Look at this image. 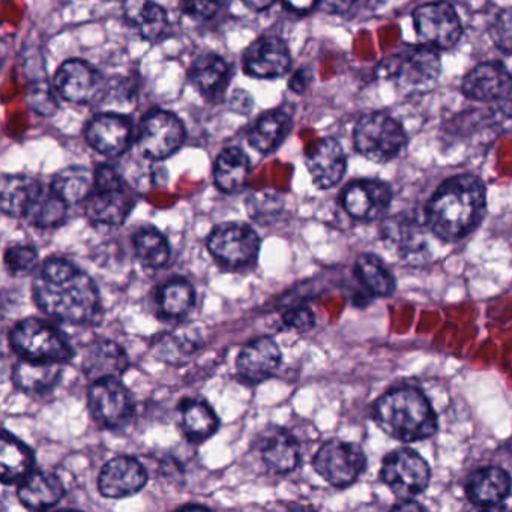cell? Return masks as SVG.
Returning a JSON list of instances; mask_svg holds the SVG:
<instances>
[{"instance_id":"27","label":"cell","mask_w":512,"mask_h":512,"mask_svg":"<svg viewBox=\"0 0 512 512\" xmlns=\"http://www.w3.org/2000/svg\"><path fill=\"white\" fill-rule=\"evenodd\" d=\"M124 14L131 28L146 41L163 40L169 32L166 11L152 0H125Z\"/></svg>"},{"instance_id":"4","label":"cell","mask_w":512,"mask_h":512,"mask_svg":"<svg viewBox=\"0 0 512 512\" xmlns=\"http://www.w3.org/2000/svg\"><path fill=\"white\" fill-rule=\"evenodd\" d=\"M442 71L439 53L433 47L409 46L386 58L377 67V77L388 80L406 97L421 95L436 86Z\"/></svg>"},{"instance_id":"39","label":"cell","mask_w":512,"mask_h":512,"mask_svg":"<svg viewBox=\"0 0 512 512\" xmlns=\"http://www.w3.org/2000/svg\"><path fill=\"white\" fill-rule=\"evenodd\" d=\"M355 277L359 283L367 289V292L379 298H388L395 292V277L392 272L386 268L385 263L374 256V254L365 253L356 259Z\"/></svg>"},{"instance_id":"28","label":"cell","mask_w":512,"mask_h":512,"mask_svg":"<svg viewBox=\"0 0 512 512\" xmlns=\"http://www.w3.org/2000/svg\"><path fill=\"white\" fill-rule=\"evenodd\" d=\"M34 449L19 437L4 430L0 439V479L5 485L16 484L34 470Z\"/></svg>"},{"instance_id":"45","label":"cell","mask_w":512,"mask_h":512,"mask_svg":"<svg viewBox=\"0 0 512 512\" xmlns=\"http://www.w3.org/2000/svg\"><path fill=\"white\" fill-rule=\"evenodd\" d=\"M281 320L290 331L301 332V334L310 332L316 326V316L308 307L290 308L283 314Z\"/></svg>"},{"instance_id":"43","label":"cell","mask_w":512,"mask_h":512,"mask_svg":"<svg viewBox=\"0 0 512 512\" xmlns=\"http://www.w3.org/2000/svg\"><path fill=\"white\" fill-rule=\"evenodd\" d=\"M26 100L29 107L41 116H52L59 107L55 92L44 79H35L29 83Z\"/></svg>"},{"instance_id":"36","label":"cell","mask_w":512,"mask_h":512,"mask_svg":"<svg viewBox=\"0 0 512 512\" xmlns=\"http://www.w3.org/2000/svg\"><path fill=\"white\" fill-rule=\"evenodd\" d=\"M157 304L161 314L167 319H184L196 304L193 284L185 278H172L158 289Z\"/></svg>"},{"instance_id":"35","label":"cell","mask_w":512,"mask_h":512,"mask_svg":"<svg viewBox=\"0 0 512 512\" xmlns=\"http://www.w3.org/2000/svg\"><path fill=\"white\" fill-rule=\"evenodd\" d=\"M50 187L68 206L79 205L94 193L95 172L83 166L67 167L56 173Z\"/></svg>"},{"instance_id":"15","label":"cell","mask_w":512,"mask_h":512,"mask_svg":"<svg viewBox=\"0 0 512 512\" xmlns=\"http://www.w3.org/2000/svg\"><path fill=\"white\" fill-rule=\"evenodd\" d=\"M392 202V191L382 181H355L344 188L341 205L344 211L359 221H376L385 217Z\"/></svg>"},{"instance_id":"51","label":"cell","mask_w":512,"mask_h":512,"mask_svg":"<svg viewBox=\"0 0 512 512\" xmlns=\"http://www.w3.org/2000/svg\"><path fill=\"white\" fill-rule=\"evenodd\" d=\"M394 509H401V511H406V509H412V511H418V509H424L422 508L419 503H416L415 500H400V503H397V505L392 506Z\"/></svg>"},{"instance_id":"22","label":"cell","mask_w":512,"mask_h":512,"mask_svg":"<svg viewBox=\"0 0 512 512\" xmlns=\"http://www.w3.org/2000/svg\"><path fill=\"white\" fill-rule=\"evenodd\" d=\"M305 163L314 185L320 190H329L340 184L346 173V154L340 143L331 137L317 142L308 152Z\"/></svg>"},{"instance_id":"25","label":"cell","mask_w":512,"mask_h":512,"mask_svg":"<svg viewBox=\"0 0 512 512\" xmlns=\"http://www.w3.org/2000/svg\"><path fill=\"white\" fill-rule=\"evenodd\" d=\"M512 490L511 476L502 467L476 470L466 484V496L479 508H493L508 499Z\"/></svg>"},{"instance_id":"23","label":"cell","mask_w":512,"mask_h":512,"mask_svg":"<svg viewBox=\"0 0 512 512\" xmlns=\"http://www.w3.org/2000/svg\"><path fill=\"white\" fill-rule=\"evenodd\" d=\"M130 368V358L124 347L115 341L98 340L83 353V374L92 382L101 379H121Z\"/></svg>"},{"instance_id":"6","label":"cell","mask_w":512,"mask_h":512,"mask_svg":"<svg viewBox=\"0 0 512 512\" xmlns=\"http://www.w3.org/2000/svg\"><path fill=\"white\" fill-rule=\"evenodd\" d=\"M10 346L20 358L65 362L74 358L67 335L47 320L29 317L11 328Z\"/></svg>"},{"instance_id":"24","label":"cell","mask_w":512,"mask_h":512,"mask_svg":"<svg viewBox=\"0 0 512 512\" xmlns=\"http://www.w3.org/2000/svg\"><path fill=\"white\" fill-rule=\"evenodd\" d=\"M17 497L31 511H44L61 503L65 485L56 473L34 469L19 482Z\"/></svg>"},{"instance_id":"16","label":"cell","mask_w":512,"mask_h":512,"mask_svg":"<svg viewBox=\"0 0 512 512\" xmlns=\"http://www.w3.org/2000/svg\"><path fill=\"white\" fill-rule=\"evenodd\" d=\"M283 362V352L277 341L271 337H259L248 341L238 358L236 371L242 382L248 385H259L271 379Z\"/></svg>"},{"instance_id":"5","label":"cell","mask_w":512,"mask_h":512,"mask_svg":"<svg viewBox=\"0 0 512 512\" xmlns=\"http://www.w3.org/2000/svg\"><path fill=\"white\" fill-rule=\"evenodd\" d=\"M136 199L124 176L109 164L95 170V190L85 202L88 220L95 226L119 227L133 212Z\"/></svg>"},{"instance_id":"47","label":"cell","mask_w":512,"mask_h":512,"mask_svg":"<svg viewBox=\"0 0 512 512\" xmlns=\"http://www.w3.org/2000/svg\"><path fill=\"white\" fill-rule=\"evenodd\" d=\"M356 2L358 0H320L319 5L325 13L340 16V14L349 13Z\"/></svg>"},{"instance_id":"32","label":"cell","mask_w":512,"mask_h":512,"mask_svg":"<svg viewBox=\"0 0 512 512\" xmlns=\"http://www.w3.org/2000/svg\"><path fill=\"white\" fill-rule=\"evenodd\" d=\"M383 238L401 256H416L425 248L424 229L415 217L397 215L389 218L382 227Z\"/></svg>"},{"instance_id":"48","label":"cell","mask_w":512,"mask_h":512,"mask_svg":"<svg viewBox=\"0 0 512 512\" xmlns=\"http://www.w3.org/2000/svg\"><path fill=\"white\" fill-rule=\"evenodd\" d=\"M283 4L289 10L295 11V13L304 14L317 7L320 4V0H283Z\"/></svg>"},{"instance_id":"3","label":"cell","mask_w":512,"mask_h":512,"mask_svg":"<svg viewBox=\"0 0 512 512\" xmlns=\"http://www.w3.org/2000/svg\"><path fill=\"white\" fill-rule=\"evenodd\" d=\"M380 430L400 442H419L434 436L437 416L427 397L415 388L386 392L373 407Z\"/></svg>"},{"instance_id":"41","label":"cell","mask_w":512,"mask_h":512,"mask_svg":"<svg viewBox=\"0 0 512 512\" xmlns=\"http://www.w3.org/2000/svg\"><path fill=\"white\" fill-rule=\"evenodd\" d=\"M197 341L187 334H169L157 344V356L167 364H182L196 352Z\"/></svg>"},{"instance_id":"8","label":"cell","mask_w":512,"mask_h":512,"mask_svg":"<svg viewBox=\"0 0 512 512\" xmlns=\"http://www.w3.org/2000/svg\"><path fill=\"white\" fill-rule=\"evenodd\" d=\"M260 244L256 230L245 223L218 224L206 241L211 256L230 269L253 265L259 257Z\"/></svg>"},{"instance_id":"37","label":"cell","mask_w":512,"mask_h":512,"mask_svg":"<svg viewBox=\"0 0 512 512\" xmlns=\"http://www.w3.org/2000/svg\"><path fill=\"white\" fill-rule=\"evenodd\" d=\"M134 256L148 269H160L172 256L169 239L155 227H142L133 235Z\"/></svg>"},{"instance_id":"40","label":"cell","mask_w":512,"mask_h":512,"mask_svg":"<svg viewBox=\"0 0 512 512\" xmlns=\"http://www.w3.org/2000/svg\"><path fill=\"white\" fill-rule=\"evenodd\" d=\"M283 197L275 191H256L247 199L248 215L257 223L274 221L283 212Z\"/></svg>"},{"instance_id":"42","label":"cell","mask_w":512,"mask_h":512,"mask_svg":"<svg viewBox=\"0 0 512 512\" xmlns=\"http://www.w3.org/2000/svg\"><path fill=\"white\" fill-rule=\"evenodd\" d=\"M5 268L13 277H26L37 271L38 250L31 245H13L5 253Z\"/></svg>"},{"instance_id":"50","label":"cell","mask_w":512,"mask_h":512,"mask_svg":"<svg viewBox=\"0 0 512 512\" xmlns=\"http://www.w3.org/2000/svg\"><path fill=\"white\" fill-rule=\"evenodd\" d=\"M250 10L265 11L274 5L275 0H242Z\"/></svg>"},{"instance_id":"34","label":"cell","mask_w":512,"mask_h":512,"mask_svg":"<svg viewBox=\"0 0 512 512\" xmlns=\"http://www.w3.org/2000/svg\"><path fill=\"white\" fill-rule=\"evenodd\" d=\"M292 130V119L287 113L275 110L266 113L248 134V142L260 154L277 151Z\"/></svg>"},{"instance_id":"18","label":"cell","mask_w":512,"mask_h":512,"mask_svg":"<svg viewBox=\"0 0 512 512\" xmlns=\"http://www.w3.org/2000/svg\"><path fill=\"white\" fill-rule=\"evenodd\" d=\"M55 88L64 100L74 104H88L103 97L100 74L88 62L73 59L59 67Z\"/></svg>"},{"instance_id":"52","label":"cell","mask_w":512,"mask_h":512,"mask_svg":"<svg viewBox=\"0 0 512 512\" xmlns=\"http://www.w3.org/2000/svg\"><path fill=\"white\" fill-rule=\"evenodd\" d=\"M386 2H388V0H365V4H367V7H370L371 10H377V8L382 7Z\"/></svg>"},{"instance_id":"7","label":"cell","mask_w":512,"mask_h":512,"mask_svg":"<svg viewBox=\"0 0 512 512\" xmlns=\"http://www.w3.org/2000/svg\"><path fill=\"white\" fill-rule=\"evenodd\" d=\"M353 145L367 160L388 163L403 151L406 133L392 116L380 112L368 113L356 124Z\"/></svg>"},{"instance_id":"12","label":"cell","mask_w":512,"mask_h":512,"mask_svg":"<svg viewBox=\"0 0 512 512\" xmlns=\"http://www.w3.org/2000/svg\"><path fill=\"white\" fill-rule=\"evenodd\" d=\"M185 142V127L178 116L155 110L140 125L137 146L143 157L161 161L175 155Z\"/></svg>"},{"instance_id":"21","label":"cell","mask_w":512,"mask_h":512,"mask_svg":"<svg viewBox=\"0 0 512 512\" xmlns=\"http://www.w3.org/2000/svg\"><path fill=\"white\" fill-rule=\"evenodd\" d=\"M461 91L481 103L505 100L512 94V76L499 62H485L464 77Z\"/></svg>"},{"instance_id":"30","label":"cell","mask_w":512,"mask_h":512,"mask_svg":"<svg viewBox=\"0 0 512 512\" xmlns=\"http://www.w3.org/2000/svg\"><path fill=\"white\" fill-rule=\"evenodd\" d=\"M250 158L242 149L232 146L224 149L215 161V187L226 194H236L244 190L250 176Z\"/></svg>"},{"instance_id":"38","label":"cell","mask_w":512,"mask_h":512,"mask_svg":"<svg viewBox=\"0 0 512 512\" xmlns=\"http://www.w3.org/2000/svg\"><path fill=\"white\" fill-rule=\"evenodd\" d=\"M68 205L52 190L41 185L37 196L26 211L25 220L38 229H53L64 224Z\"/></svg>"},{"instance_id":"20","label":"cell","mask_w":512,"mask_h":512,"mask_svg":"<svg viewBox=\"0 0 512 512\" xmlns=\"http://www.w3.org/2000/svg\"><path fill=\"white\" fill-rule=\"evenodd\" d=\"M259 454L269 472L286 475L298 469L302 461L299 440L286 428H268L260 434Z\"/></svg>"},{"instance_id":"1","label":"cell","mask_w":512,"mask_h":512,"mask_svg":"<svg viewBox=\"0 0 512 512\" xmlns=\"http://www.w3.org/2000/svg\"><path fill=\"white\" fill-rule=\"evenodd\" d=\"M32 296L43 313L68 325H95L103 314L94 278L64 257H50L35 271Z\"/></svg>"},{"instance_id":"13","label":"cell","mask_w":512,"mask_h":512,"mask_svg":"<svg viewBox=\"0 0 512 512\" xmlns=\"http://www.w3.org/2000/svg\"><path fill=\"white\" fill-rule=\"evenodd\" d=\"M416 35L425 46L449 50L463 34L460 17L448 2H431L413 11Z\"/></svg>"},{"instance_id":"44","label":"cell","mask_w":512,"mask_h":512,"mask_svg":"<svg viewBox=\"0 0 512 512\" xmlns=\"http://www.w3.org/2000/svg\"><path fill=\"white\" fill-rule=\"evenodd\" d=\"M491 40L494 46L505 53V55H512V8L502 11L494 20L491 26Z\"/></svg>"},{"instance_id":"2","label":"cell","mask_w":512,"mask_h":512,"mask_svg":"<svg viewBox=\"0 0 512 512\" xmlns=\"http://www.w3.org/2000/svg\"><path fill=\"white\" fill-rule=\"evenodd\" d=\"M487 194L481 179L457 175L446 179L425 208V224L436 238L457 242L469 236L484 218Z\"/></svg>"},{"instance_id":"10","label":"cell","mask_w":512,"mask_h":512,"mask_svg":"<svg viewBox=\"0 0 512 512\" xmlns=\"http://www.w3.org/2000/svg\"><path fill=\"white\" fill-rule=\"evenodd\" d=\"M313 467L332 487L346 488L364 473L367 457L356 443L332 439L320 446L314 455Z\"/></svg>"},{"instance_id":"14","label":"cell","mask_w":512,"mask_h":512,"mask_svg":"<svg viewBox=\"0 0 512 512\" xmlns=\"http://www.w3.org/2000/svg\"><path fill=\"white\" fill-rule=\"evenodd\" d=\"M142 461L131 455H118L104 464L98 475V491L107 499H125L140 493L148 484Z\"/></svg>"},{"instance_id":"49","label":"cell","mask_w":512,"mask_h":512,"mask_svg":"<svg viewBox=\"0 0 512 512\" xmlns=\"http://www.w3.org/2000/svg\"><path fill=\"white\" fill-rule=\"evenodd\" d=\"M308 83H310V74L305 70H299L296 71L295 76L290 80V89L301 94V92L307 89Z\"/></svg>"},{"instance_id":"9","label":"cell","mask_w":512,"mask_h":512,"mask_svg":"<svg viewBox=\"0 0 512 512\" xmlns=\"http://www.w3.org/2000/svg\"><path fill=\"white\" fill-rule=\"evenodd\" d=\"M92 419L103 430H121L133 421L136 406L131 392L121 379L92 382L88 392Z\"/></svg>"},{"instance_id":"46","label":"cell","mask_w":512,"mask_h":512,"mask_svg":"<svg viewBox=\"0 0 512 512\" xmlns=\"http://www.w3.org/2000/svg\"><path fill=\"white\" fill-rule=\"evenodd\" d=\"M226 0H184V7L197 19H211L223 7Z\"/></svg>"},{"instance_id":"26","label":"cell","mask_w":512,"mask_h":512,"mask_svg":"<svg viewBox=\"0 0 512 512\" xmlns=\"http://www.w3.org/2000/svg\"><path fill=\"white\" fill-rule=\"evenodd\" d=\"M62 376V362L22 358L14 365L11 380L20 391L40 395L53 391L61 383Z\"/></svg>"},{"instance_id":"17","label":"cell","mask_w":512,"mask_h":512,"mask_svg":"<svg viewBox=\"0 0 512 512\" xmlns=\"http://www.w3.org/2000/svg\"><path fill=\"white\" fill-rule=\"evenodd\" d=\"M86 140L92 149L104 157H121L133 142V125L121 113H100L89 122Z\"/></svg>"},{"instance_id":"31","label":"cell","mask_w":512,"mask_h":512,"mask_svg":"<svg viewBox=\"0 0 512 512\" xmlns=\"http://www.w3.org/2000/svg\"><path fill=\"white\" fill-rule=\"evenodd\" d=\"M181 425L185 436L194 442H203L220 428V418L211 404L197 398H185L179 403Z\"/></svg>"},{"instance_id":"19","label":"cell","mask_w":512,"mask_h":512,"mask_svg":"<svg viewBox=\"0 0 512 512\" xmlns=\"http://www.w3.org/2000/svg\"><path fill=\"white\" fill-rule=\"evenodd\" d=\"M292 65L289 47L281 38L262 37L254 41L244 55V70L256 79H280Z\"/></svg>"},{"instance_id":"33","label":"cell","mask_w":512,"mask_h":512,"mask_svg":"<svg viewBox=\"0 0 512 512\" xmlns=\"http://www.w3.org/2000/svg\"><path fill=\"white\" fill-rule=\"evenodd\" d=\"M40 182L26 175H5L0 185V206L8 217L25 218L26 211L41 188Z\"/></svg>"},{"instance_id":"11","label":"cell","mask_w":512,"mask_h":512,"mask_svg":"<svg viewBox=\"0 0 512 512\" xmlns=\"http://www.w3.org/2000/svg\"><path fill=\"white\" fill-rule=\"evenodd\" d=\"M380 476L395 497L412 500L427 490L431 472L422 455L413 449L401 448L383 460Z\"/></svg>"},{"instance_id":"29","label":"cell","mask_w":512,"mask_h":512,"mask_svg":"<svg viewBox=\"0 0 512 512\" xmlns=\"http://www.w3.org/2000/svg\"><path fill=\"white\" fill-rule=\"evenodd\" d=\"M230 70L227 62L214 53H206L196 59L190 70L194 89L206 100H220L229 83Z\"/></svg>"}]
</instances>
